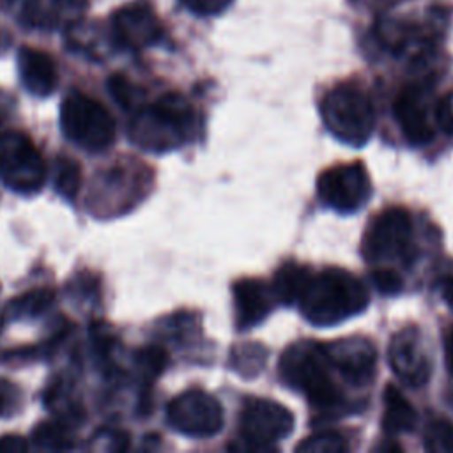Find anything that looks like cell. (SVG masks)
<instances>
[{"mask_svg": "<svg viewBox=\"0 0 453 453\" xmlns=\"http://www.w3.org/2000/svg\"><path fill=\"white\" fill-rule=\"evenodd\" d=\"M368 301V288L357 276L340 267H326L311 271L296 304L308 322L327 327L361 313Z\"/></svg>", "mask_w": 453, "mask_h": 453, "instance_id": "1", "label": "cell"}, {"mask_svg": "<svg viewBox=\"0 0 453 453\" xmlns=\"http://www.w3.org/2000/svg\"><path fill=\"white\" fill-rule=\"evenodd\" d=\"M195 126L196 115L191 103L177 92H168L134 113L129 122V138L143 150L165 152L182 145Z\"/></svg>", "mask_w": 453, "mask_h": 453, "instance_id": "2", "label": "cell"}, {"mask_svg": "<svg viewBox=\"0 0 453 453\" xmlns=\"http://www.w3.org/2000/svg\"><path fill=\"white\" fill-rule=\"evenodd\" d=\"M331 363L324 343L299 340L288 345L280 357V379L292 389L303 393L308 402L322 411L336 409L343 395L329 375Z\"/></svg>", "mask_w": 453, "mask_h": 453, "instance_id": "3", "label": "cell"}, {"mask_svg": "<svg viewBox=\"0 0 453 453\" xmlns=\"http://www.w3.org/2000/svg\"><path fill=\"white\" fill-rule=\"evenodd\" d=\"M320 115L334 138L354 147L365 145L375 127V110L370 96L352 83L331 88L320 103Z\"/></svg>", "mask_w": 453, "mask_h": 453, "instance_id": "4", "label": "cell"}, {"mask_svg": "<svg viewBox=\"0 0 453 453\" xmlns=\"http://www.w3.org/2000/svg\"><path fill=\"white\" fill-rule=\"evenodd\" d=\"M60 127L67 140L87 152L106 150L115 140V120L94 97L71 92L60 104Z\"/></svg>", "mask_w": 453, "mask_h": 453, "instance_id": "5", "label": "cell"}, {"mask_svg": "<svg viewBox=\"0 0 453 453\" xmlns=\"http://www.w3.org/2000/svg\"><path fill=\"white\" fill-rule=\"evenodd\" d=\"M361 251L368 262L400 260L409 264L416 251L409 211L398 205L380 211L368 223Z\"/></svg>", "mask_w": 453, "mask_h": 453, "instance_id": "6", "label": "cell"}, {"mask_svg": "<svg viewBox=\"0 0 453 453\" xmlns=\"http://www.w3.org/2000/svg\"><path fill=\"white\" fill-rule=\"evenodd\" d=\"M0 177L9 189L21 195L37 193L44 186L46 165L28 134L21 131L0 134Z\"/></svg>", "mask_w": 453, "mask_h": 453, "instance_id": "7", "label": "cell"}, {"mask_svg": "<svg viewBox=\"0 0 453 453\" xmlns=\"http://www.w3.org/2000/svg\"><path fill=\"white\" fill-rule=\"evenodd\" d=\"M168 425L188 437H211L223 428L221 403L200 388H191L177 395L166 405Z\"/></svg>", "mask_w": 453, "mask_h": 453, "instance_id": "8", "label": "cell"}, {"mask_svg": "<svg viewBox=\"0 0 453 453\" xmlns=\"http://www.w3.org/2000/svg\"><path fill=\"white\" fill-rule=\"evenodd\" d=\"M294 430V414L280 402L250 398L239 416V434L248 449H269Z\"/></svg>", "mask_w": 453, "mask_h": 453, "instance_id": "9", "label": "cell"}, {"mask_svg": "<svg viewBox=\"0 0 453 453\" xmlns=\"http://www.w3.org/2000/svg\"><path fill=\"white\" fill-rule=\"evenodd\" d=\"M317 193L324 205L338 212H354L372 195L370 175L359 161L334 165L319 175Z\"/></svg>", "mask_w": 453, "mask_h": 453, "instance_id": "10", "label": "cell"}, {"mask_svg": "<svg viewBox=\"0 0 453 453\" xmlns=\"http://www.w3.org/2000/svg\"><path fill=\"white\" fill-rule=\"evenodd\" d=\"M388 361L395 375L412 388L425 386L430 379L432 361L418 327H402L393 334L388 347Z\"/></svg>", "mask_w": 453, "mask_h": 453, "instance_id": "11", "label": "cell"}, {"mask_svg": "<svg viewBox=\"0 0 453 453\" xmlns=\"http://www.w3.org/2000/svg\"><path fill=\"white\" fill-rule=\"evenodd\" d=\"M324 349L331 368H336L347 382L361 386L373 379L377 366V349L368 338H338L331 343H324Z\"/></svg>", "mask_w": 453, "mask_h": 453, "instance_id": "12", "label": "cell"}, {"mask_svg": "<svg viewBox=\"0 0 453 453\" xmlns=\"http://www.w3.org/2000/svg\"><path fill=\"white\" fill-rule=\"evenodd\" d=\"M393 115L409 143L425 145L435 136L434 113L419 87H405L398 92L393 101Z\"/></svg>", "mask_w": 453, "mask_h": 453, "instance_id": "13", "label": "cell"}, {"mask_svg": "<svg viewBox=\"0 0 453 453\" xmlns=\"http://www.w3.org/2000/svg\"><path fill=\"white\" fill-rule=\"evenodd\" d=\"M111 28L120 46L140 50L161 37V23L150 7L133 4L120 7L111 16Z\"/></svg>", "mask_w": 453, "mask_h": 453, "instance_id": "14", "label": "cell"}, {"mask_svg": "<svg viewBox=\"0 0 453 453\" xmlns=\"http://www.w3.org/2000/svg\"><path fill=\"white\" fill-rule=\"evenodd\" d=\"M235 326L244 331L260 324L271 311L276 297L271 285L257 278H241L232 285Z\"/></svg>", "mask_w": 453, "mask_h": 453, "instance_id": "15", "label": "cell"}, {"mask_svg": "<svg viewBox=\"0 0 453 453\" xmlns=\"http://www.w3.org/2000/svg\"><path fill=\"white\" fill-rule=\"evenodd\" d=\"M18 71L23 87L34 96H50L57 87V67L46 51L23 46L18 53Z\"/></svg>", "mask_w": 453, "mask_h": 453, "instance_id": "16", "label": "cell"}, {"mask_svg": "<svg viewBox=\"0 0 453 453\" xmlns=\"http://www.w3.org/2000/svg\"><path fill=\"white\" fill-rule=\"evenodd\" d=\"M382 402H384L382 430L386 434H403L414 428L418 421L416 409L395 384H386L382 393Z\"/></svg>", "mask_w": 453, "mask_h": 453, "instance_id": "17", "label": "cell"}, {"mask_svg": "<svg viewBox=\"0 0 453 453\" xmlns=\"http://www.w3.org/2000/svg\"><path fill=\"white\" fill-rule=\"evenodd\" d=\"M311 271L308 265H303L296 260H287L283 262L273 278V294L276 301L281 304H296Z\"/></svg>", "mask_w": 453, "mask_h": 453, "instance_id": "18", "label": "cell"}, {"mask_svg": "<svg viewBox=\"0 0 453 453\" xmlns=\"http://www.w3.org/2000/svg\"><path fill=\"white\" fill-rule=\"evenodd\" d=\"M55 301V290L53 288H34L25 292L23 296L16 297L9 303L4 313V320H14V319H34L42 315Z\"/></svg>", "mask_w": 453, "mask_h": 453, "instance_id": "19", "label": "cell"}, {"mask_svg": "<svg viewBox=\"0 0 453 453\" xmlns=\"http://www.w3.org/2000/svg\"><path fill=\"white\" fill-rule=\"evenodd\" d=\"M71 423L64 419L46 421L34 428L32 442L42 449H69L73 446Z\"/></svg>", "mask_w": 453, "mask_h": 453, "instance_id": "20", "label": "cell"}, {"mask_svg": "<svg viewBox=\"0 0 453 453\" xmlns=\"http://www.w3.org/2000/svg\"><path fill=\"white\" fill-rule=\"evenodd\" d=\"M55 191L65 200H74L81 186V166L76 159L60 156L53 163Z\"/></svg>", "mask_w": 453, "mask_h": 453, "instance_id": "21", "label": "cell"}, {"mask_svg": "<svg viewBox=\"0 0 453 453\" xmlns=\"http://www.w3.org/2000/svg\"><path fill=\"white\" fill-rule=\"evenodd\" d=\"M425 449L434 453H451L453 451V423L444 418H435L428 421L423 432Z\"/></svg>", "mask_w": 453, "mask_h": 453, "instance_id": "22", "label": "cell"}, {"mask_svg": "<svg viewBox=\"0 0 453 453\" xmlns=\"http://www.w3.org/2000/svg\"><path fill=\"white\" fill-rule=\"evenodd\" d=\"M296 449L304 453H342L349 449V442L342 434L326 430L306 437L296 446Z\"/></svg>", "mask_w": 453, "mask_h": 453, "instance_id": "23", "label": "cell"}, {"mask_svg": "<svg viewBox=\"0 0 453 453\" xmlns=\"http://www.w3.org/2000/svg\"><path fill=\"white\" fill-rule=\"evenodd\" d=\"M134 359H136V365L142 370L143 377L149 379V380L156 379L165 370V366L168 365V354L159 345H149V347L140 349L136 352Z\"/></svg>", "mask_w": 453, "mask_h": 453, "instance_id": "24", "label": "cell"}, {"mask_svg": "<svg viewBox=\"0 0 453 453\" xmlns=\"http://www.w3.org/2000/svg\"><path fill=\"white\" fill-rule=\"evenodd\" d=\"M108 92L124 110H131L140 96V90L120 73H115L108 78Z\"/></svg>", "mask_w": 453, "mask_h": 453, "instance_id": "25", "label": "cell"}, {"mask_svg": "<svg viewBox=\"0 0 453 453\" xmlns=\"http://www.w3.org/2000/svg\"><path fill=\"white\" fill-rule=\"evenodd\" d=\"M370 280L373 287L382 294H398L403 288V280L393 269H386V267L375 269L370 273Z\"/></svg>", "mask_w": 453, "mask_h": 453, "instance_id": "26", "label": "cell"}, {"mask_svg": "<svg viewBox=\"0 0 453 453\" xmlns=\"http://www.w3.org/2000/svg\"><path fill=\"white\" fill-rule=\"evenodd\" d=\"M19 403H21L19 388L7 379H0V418H7L18 412Z\"/></svg>", "mask_w": 453, "mask_h": 453, "instance_id": "27", "label": "cell"}, {"mask_svg": "<svg viewBox=\"0 0 453 453\" xmlns=\"http://www.w3.org/2000/svg\"><path fill=\"white\" fill-rule=\"evenodd\" d=\"M435 124L449 136H453V90L444 94L434 106Z\"/></svg>", "mask_w": 453, "mask_h": 453, "instance_id": "28", "label": "cell"}, {"mask_svg": "<svg viewBox=\"0 0 453 453\" xmlns=\"http://www.w3.org/2000/svg\"><path fill=\"white\" fill-rule=\"evenodd\" d=\"M191 12L198 16H212L223 12L232 0H180Z\"/></svg>", "mask_w": 453, "mask_h": 453, "instance_id": "29", "label": "cell"}, {"mask_svg": "<svg viewBox=\"0 0 453 453\" xmlns=\"http://www.w3.org/2000/svg\"><path fill=\"white\" fill-rule=\"evenodd\" d=\"M28 449V442L21 437V435H2L0 437V451L4 453H18V451H25Z\"/></svg>", "mask_w": 453, "mask_h": 453, "instance_id": "30", "label": "cell"}, {"mask_svg": "<svg viewBox=\"0 0 453 453\" xmlns=\"http://www.w3.org/2000/svg\"><path fill=\"white\" fill-rule=\"evenodd\" d=\"M444 359L449 373L453 375V326L444 333Z\"/></svg>", "mask_w": 453, "mask_h": 453, "instance_id": "31", "label": "cell"}, {"mask_svg": "<svg viewBox=\"0 0 453 453\" xmlns=\"http://www.w3.org/2000/svg\"><path fill=\"white\" fill-rule=\"evenodd\" d=\"M442 297H444L446 304L453 310V274L446 276L442 281Z\"/></svg>", "mask_w": 453, "mask_h": 453, "instance_id": "32", "label": "cell"}, {"mask_svg": "<svg viewBox=\"0 0 453 453\" xmlns=\"http://www.w3.org/2000/svg\"><path fill=\"white\" fill-rule=\"evenodd\" d=\"M260 354H262V349H260V347H258V349H257V352H251V356H250V359H251V357H255V356H260ZM235 356H239V357H244V359H246V363H242V365H241V366H239V368H237V370H242V368H246V366H248V370H246V373H248V375H253V372H251V368H255V370H258V368H257V365H248V356H242V354H235Z\"/></svg>", "mask_w": 453, "mask_h": 453, "instance_id": "33", "label": "cell"}]
</instances>
